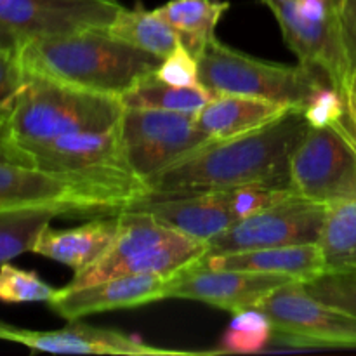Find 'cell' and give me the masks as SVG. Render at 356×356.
I'll return each mask as SVG.
<instances>
[{
	"label": "cell",
	"mask_w": 356,
	"mask_h": 356,
	"mask_svg": "<svg viewBox=\"0 0 356 356\" xmlns=\"http://www.w3.org/2000/svg\"><path fill=\"white\" fill-rule=\"evenodd\" d=\"M308 127L301 108H292L257 131L209 143L152 177L148 197L229 190L247 184L289 188L291 155Z\"/></svg>",
	"instance_id": "6da1fadb"
},
{
	"label": "cell",
	"mask_w": 356,
	"mask_h": 356,
	"mask_svg": "<svg viewBox=\"0 0 356 356\" xmlns=\"http://www.w3.org/2000/svg\"><path fill=\"white\" fill-rule=\"evenodd\" d=\"M19 59L28 73L117 97L152 75L162 61L118 40L106 28L31 38L21 45Z\"/></svg>",
	"instance_id": "7a4b0ae2"
},
{
	"label": "cell",
	"mask_w": 356,
	"mask_h": 356,
	"mask_svg": "<svg viewBox=\"0 0 356 356\" xmlns=\"http://www.w3.org/2000/svg\"><path fill=\"white\" fill-rule=\"evenodd\" d=\"M122 113L120 97L26 72L9 120L16 141L26 148L65 134L108 131L117 127Z\"/></svg>",
	"instance_id": "3957f363"
},
{
	"label": "cell",
	"mask_w": 356,
	"mask_h": 356,
	"mask_svg": "<svg viewBox=\"0 0 356 356\" xmlns=\"http://www.w3.org/2000/svg\"><path fill=\"white\" fill-rule=\"evenodd\" d=\"M120 225L108 252L89 270L73 275L70 287L134 275L172 277L207 252V243L169 228L145 211L118 212Z\"/></svg>",
	"instance_id": "277c9868"
},
{
	"label": "cell",
	"mask_w": 356,
	"mask_h": 356,
	"mask_svg": "<svg viewBox=\"0 0 356 356\" xmlns=\"http://www.w3.org/2000/svg\"><path fill=\"white\" fill-rule=\"evenodd\" d=\"M198 76L214 96L261 97L301 110L320 87L332 86L325 75L301 63L291 66L254 58L218 38H212L198 56Z\"/></svg>",
	"instance_id": "5b68a950"
},
{
	"label": "cell",
	"mask_w": 356,
	"mask_h": 356,
	"mask_svg": "<svg viewBox=\"0 0 356 356\" xmlns=\"http://www.w3.org/2000/svg\"><path fill=\"white\" fill-rule=\"evenodd\" d=\"M24 149L38 169L96 184L110 191L125 207L148 197V184L125 159L118 125L108 131L59 136Z\"/></svg>",
	"instance_id": "8992f818"
},
{
	"label": "cell",
	"mask_w": 356,
	"mask_h": 356,
	"mask_svg": "<svg viewBox=\"0 0 356 356\" xmlns=\"http://www.w3.org/2000/svg\"><path fill=\"white\" fill-rule=\"evenodd\" d=\"M118 134L129 165L146 184L214 141L198 127L193 113L155 108H124Z\"/></svg>",
	"instance_id": "52a82bcc"
},
{
	"label": "cell",
	"mask_w": 356,
	"mask_h": 356,
	"mask_svg": "<svg viewBox=\"0 0 356 356\" xmlns=\"http://www.w3.org/2000/svg\"><path fill=\"white\" fill-rule=\"evenodd\" d=\"M289 188L325 205L356 200V143L343 118L330 127H308L291 155Z\"/></svg>",
	"instance_id": "ba28073f"
},
{
	"label": "cell",
	"mask_w": 356,
	"mask_h": 356,
	"mask_svg": "<svg viewBox=\"0 0 356 356\" xmlns=\"http://www.w3.org/2000/svg\"><path fill=\"white\" fill-rule=\"evenodd\" d=\"M299 63L316 70L343 92L350 61L341 28V7L327 0H263Z\"/></svg>",
	"instance_id": "9c48e42d"
},
{
	"label": "cell",
	"mask_w": 356,
	"mask_h": 356,
	"mask_svg": "<svg viewBox=\"0 0 356 356\" xmlns=\"http://www.w3.org/2000/svg\"><path fill=\"white\" fill-rule=\"evenodd\" d=\"M325 204L289 193L277 204L229 226L207 243L205 256L316 243L325 218ZM204 256V257H205Z\"/></svg>",
	"instance_id": "30bf717a"
},
{
	"label": "cell",
	"mask_w": 356,
	"mask_h": 356,
	"mask_svg": "<svg viewBox=\"0 0 356 356\" xmlns=\"http://www.w3.org/2000/svg\"><path fill=\"white\" fill-rule=\"evenodd\" d=\"M285 341L313 346L356 348V316L313 298L305 282L292 280L256 306Z\"/></svg>",
	"instance_id": "8fae6325"
},
{
	"label": "cell",
	"mask_w": 356,
	"mask_h": 356,
	"mask_svg": "<svg viewBox=\"0 0 356 356\" xmlns=\"http://www.w3.org/2000/svg\"><path fill=\"white\" fill-rule=\"evenodd\" d=\"M31 204L72 205L80 216H113L125 209L110 191L87 181L38 167L0 162V209Z\"/></svg>",
	"instance_id": "7c38bea8"
},
{
	"label": "cell",
	"mask_w": 356,
	"mask_h": 356,
	"mask_svg": "<svg viewBox=\"0 0 356 356\" xmlns=\"http://www.w3.org/2000/svg\"><path fill=\"white\" fill-rule=\"evenodd\" d=\"M122 7L117 0H0V23L26 42L108 28Z\"/></svg>",
	"instance_id": "4fadbf2b"
},
{
	"label": "cell",
	"mask_w": 356,
	"mask_h": 356,
	"mask_svg": "<svg viewBox=\"0 0 356 356\" xmlns=\"http://www.w3.org/2000/svg\"><path fill=\"white\" fill-rule=\"evenodd\" d=\"M0 339L21 344L35 353L52 355H198L200 351L152 346L138 336L111 329L75 323L58 330H30L0 322Z\"/></svg>",
	"instance_id": "5bb4252c"
},
{
	"label": "cell",
	"mask_w": 356,
	"mask_h": 356,
	"mask_svg": "<svg viewBox=\"0 0 356 356\" xmlns=\"http://www.w3.org/2000/svg\"><path fill=\"white\" fill-rule=\"evenodd\" d=\"M294 278L236 270L191 266L172 275L167 299H186L236 313L256 308L263 299Z\"/></svg>",
	"instance_id": "9a60e30c"
},
{
	"label": "cell",
	"mask_w": 356,
	"mask_h": 356,
	"mask_svg": "<svg viewBox=\"0 0 356 356\" xmlns=\"http://www.w3.org/2000/svg\"><path fill=\"white\" fill-rule=\"evenodd\" d=\"M170 278L163 275H134L80 287L65 285L56 291L47 305L61 318L76 322L94 313L139 308L167 299Z\"/></svg>",
	"instance_id": "2e32d148"
},
{
	"label": "cell",
	"mask_w": 356,
	"mask_h": 356,
	"mask_svg": "<svg viewBox=\"0 0 356 356\" xmlns=\"http://www.w3.org/2000/svg\"><path fill=\"white\" fill-rule=\"evenodd\" d=\"M125 209L148 212L169 228L204 243L214 240L236 222L228 190L145 197Z\"/></svg>",
	"instance_id": "e0dca14e"
},
{
	"label": "cell",
	"mask_w": 356,
	"mask_h": 356,
	"mask_svg": "<svg viewBox=\"0 0 356 356\" xmlns=\"http://www.w3.org/2000/svg\"><path fill=\"white\" fill-rule=\"evenodd\" d=\"M209 270H236L252 273L280 275L298 282H308L325 273L322 250L318 243L270 247V249L242 250V252L205 256L193 263Z\"/></svg>",
	"instance_id": "ac0fdd59"
},
{
	"label": "cell",
	"mask_w": 356,
	"mask_h": 356,
	"mask_svg": "<svg viewBox=\"0 0 356 356\" xmlns=\"http://www.w3.org/2000/svg\"><path fill=\"white\" fill-rule=\"evenodd\" d=\"M118 214L99 216L79 228L44 229L33 252L72 268L79 275L97 263L113 243L118 233Z\"/></svg>",
	"instance_id": "d6986e66"
},
{
	"label": "cell",
	"mask_w": 356,
	"mask_h": 356,
	"mask_svg": "<svg viewBox=\"0 0 356 356\" xmlns=\"http://www.w3.org/2000/svg\"><path fill=\"white\" fill-rule=\"evenodd\" d=\"M291 106L261 97L218 94L197 115V125L214 141L257 131L284 117Z\"/></svg>",
	"instance_id": "ffe728a7"
},
{
	"label": "cell",
	"mask_w": 356,
	"mask_h": 356,
	"mask_svg": "<svg viewBox=\"0 0 356 356\" xmlns=\"http://www.w3.org/2000/svg\"><path fill=\"white\" fill-rule=\"evenodd\" d=\"M61 216H80L72 205L31 204L0 209V266L33 247L44 229Z\"/></svg>",
	"instance_id": "44dd1931"
},
{
	"label": "cell",
	"mask_w": 356,
	"mask_h": 356,
	"mask_svg": "<svg viewBox=\"0 0 356 356\" xmlns=\"http://www.w3.org/2000/svg\"><path fill=\"white\" fill-rule=\"evenodd\" d=\"M228 9L226 0H169L156 10L176 30L181 44L198 58L216 38V28Z\"/></svg>",
	"instance_id": "7402d4cb"
},
{
	"label": "cell",
	"mask_w": 356,
	"mask_h": 356,
	"mask_svg": "<svg viewBox=\"0 0 356 356\" xmlns=\"http://www.w3.org/2000/svg\"><path fill=\"white\" fill-rule=\"evenodd\" d=\"M106 31L118 40L136 49L159 56L160 59L181 44L179 35L163 19L156 9L148 10L143 6L127 9L122 7L115 19L108 24Z\"/></svg>",
	"instance_id": "603a6c76"
},
{
	"label": "cell",
	"mask_w": 356,
	"mask_h": 356,
	"mask_svg": "<svg viewBox=\"0 0 356 356\" xmlns=\"http://www.w3.org/2000/svg\"><path fill=\"white\" fill-rule=\"evenodd\" d=\"M316 243L322 250L325 271L356 268V200L327 205Z\"/></svg>",
	"instance_id": "cb8c5ba5"
},
{
	"label": "cell",
	"mask_w": 356,
	"mask_h": 356,
	"mask_svg": "<svg viewBox=\"0 0 356 356\" xmlns=\"http://www.w3.org/2000/svg\"><path fill=\"white\" fill-rule=\"evenodd\" d=\"M214 97L204 86L177 87L163 82L155 72L136 83L131 90L122 94L124 108H155V110L183 111L197 115Z\"/></svg>",
	"instance_id": "d4e9b609"
},
{
	"label": "cell",
	"mask_w": 356,
	"mask_h": 356,
	"mask_svg": "<svg viewBox=\"0 0 356 356\" xmlns=\"http://www.w3.org/2000/svg\"><path fill=\"white\" fill-rule=\"evenodd\" d=\"M275 334L273 323L257 308L240 309L221 336L218 353H259Z\"/></svg>",
	"instance_id": "484cf974"
},
{
	"label": "cell",
	"mask_w": 356,
	"mask_h": 356,
	"mask_svg": "<svg viewBox=\"0 0 356 356\" xmlns=\"http://www.w3.org/2000/svg\"><path fill=\"white\" fill-rule=\"evenodd\" d=\"M52 285L42 280L35 271L23 270L6 263L0 266V301L6 305L49 302L54 298Z\"/></svg>",
	"instance_id": "4316f807"
},
{
	"label": "cell",
	"mask_w": 356,
	"mask_h": 356,
	"mask_svg": "<svg viewBox=\"0 0 356 356\" xmlns=\"http://www.w3.org/2000/svg\"><path fill=\"white\" fill-rule=\"evenodd\" d=\"M305 287L318 301L356 316V268L325 271L305 282Z\"/></svg>",
	"instance_id": "83f0119b"
},
{
	"label": "cell",
	"mask_w": 356,
	"mask_h": 356,
	"mask_svg": "<svg viewBox=\"0 0 356 356\" xmlns=\"http://www.w3.org/2000/svg\"><path fill=\"white\" fill-rule=\"evenodd\" d=\"M302 113L309 127L320 129L337 124L346 113L343 92H339L334 86L320 87L302 108Z\"/></svg>",
	"instance_id": "f1b7e54d"
},
{
	"label": "cell",
	"mask_w": 356,
	"mask_h": 356,
	"mask_svg": "<svg viewBox=\"0 0 356 356\" xmlns=\"http://www.w3.org/2000/svg\"><path fill=\"white\" fill-rule=\"evenodd\" d=\"M155 75L163 82L177 87L202 86L198 76V58L183 44L177 45L170 54L160 61Z\"/></svg>",
	"instance_id": "f546056e"
},
{
	"label": "cell",
	"mask_w": 356,
	"mask_h": 356,
	"mask_svg": "<svg viewBox=\"0 0 356 356\" xmlns=\"http://www.w3.org/2000/svg\"><path fill=\"white\" fill-rule=\"evenodd\" d=\"M26 82L19 52L0 49V110H10Z\"/></svg>",
	"instance_id": "4dcf8cb0"
},
{
	"label": "cell",
	"mask_w": 356,
	"mask_h": 356,
	"mask_svg": "<svg viewBox=\"0 0 356 356\" xmlns=\"http://www.w3.org/2000/svg\"><path fill=\"white\" fill-rule=\"evenodd\" d=\"M10 110H0V162L35 167L30 153L16 141L10 129Z\"/></svg>",
	"instance_id": "1f68e13d"
},
{
	"label": "cell",
	"mask_w": 356,
	"mask_h": 356,
	"mask_svg": "<svg viewBox=\"0 0 356 356\" xmlns=\"http://www.w3.org/2000/svg\"><path fill=\"white\" fill-rule=\"evenodd\" d=\"M341 28L346 47L350 70H356V0H343L341 3Z\"/></svg>",
	"instance_id": "d6a6232c"
},
{
	"label": "cell",
	"mask_w": 356,
	"mask_h": 356,
	"mask_svg": "<svg viewBox=\"0 0 356 356\" xmlns=\"http://www.w3.org/2000/svg\"><path fill=\"white\" fill-rule=\"evenodd\" d=\"M343 96L344 104H346V113L343 117V124L356 143V70H353L350 76H348Z\"/></svg>",
	"instance_id": "836d02e7"
},
{
	"label": "cell",
	"mask_w": 356,
	"mask_h": 356,
	"mask_svg": "<svg viewBox=\"0 0 356 356\" xmlns=\"http://www.w3.org/2000/svg\"><path fill=\"white\" fill-rule=\"evenodd\" d=\"M23 38L17 33H14L10 28H7L6 24L0 23V49H7V51L19 52L21 45H23Z\"/></svg>",
	"instance_id": "e575fe53"
},
{
	"label": "cell",
	"mask_w": 356,
	"mask_h": 356,
	"mask_svg": "<svg viewBox=\"0 0 356 356\" xmlns=\"http://www.w3.org/2000/svg\"><path fill=\"white\" fill-rule=\"evenodd\" d=\"M327 2H330V3H336V6H339V7H341V3H343V0H327Z\"/></svg>",
	"instance_id": "d590c367"
}]
</instances>
